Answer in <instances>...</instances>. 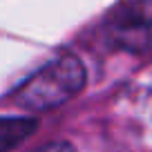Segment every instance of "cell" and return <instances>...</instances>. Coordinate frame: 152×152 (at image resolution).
<instances>
[{
	"label": "cell",
	"instance_id": "obj_1",
	"mask_svg": "<svg viewBox=\"0 0 152 152\" xmlns=\"http://www.w3.org/2000/svg\"><path fill=\"white\" fill-rule=\"evenodd\" d=\"M87 72L81 58L74 54L49 61L16 92V103L27 112H45L74 99L85 87Z\"/></svg>",
	"mask_w": 152,
	"mask_h": 152
},
{
	"label": "cell",
	"instance_id": "obj_4",
	"mask_svg": "<svg viewBox=\"0 0 152 152\" xmlns=\"http://www.w3.org/2000/svg\"><path fill=\"white\" fill-rule=\"evenodd\" d=\"M31 152H76V148L67 141H49V143H43L40 148Z\"/></svg>",
	"mask_w": 152,
	"mask_h": 152
},
{
	"label": "cell",
	"instance_id": "obj_2",
	"mask_svg": "<svg viewBox=\"0 0 152 152\" xmlns=\"http://www.w3.org/2000/svg\"><path fill=\"white\" fill-rule=\"evenodd\" d=\"M107 38L130 54H152V0H125L110 14Z\"/></svg>",
	"mask_w": 152,
	"mask_h": 152
},
{
	"label": "cell",
	"instance_id": "obj_3",
	"mask_svg": "<svg viewBox=\"0 0 152 152\" xmlns=\"http://www.w3.org/2000/svg\"><path fill=\"white\" fill-rule=\"evenodd\" d=\"M34 128L31 121H0V150L14 145Z\"/></svg>",
	"mask_w": 152,
	"mask_h": 152
}]
</instances>
